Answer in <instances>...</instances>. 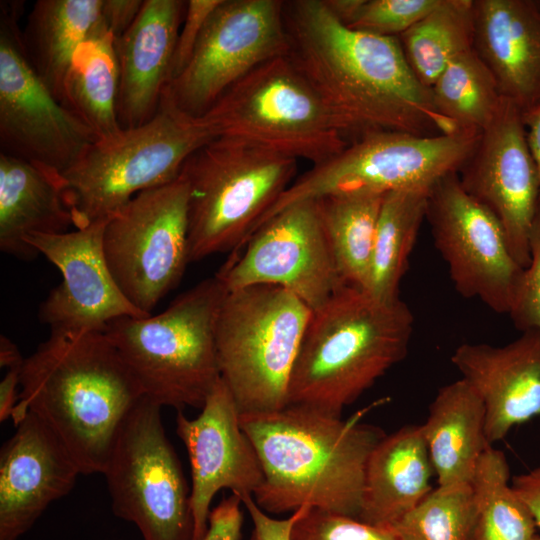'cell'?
<instances>
[{
    "label": "cell",
    "mask_w": 540,
    "mask_h": 540,
    "mask_svg": "<svg viewBox=\"0 0 540 540\" xmlns=\"http://www.w3.org/2000/svg\"><path fill=\"white\" fill-rule=\"evenodd\" d=\"M433 474L421 425L385 435L367 463L359 519L390 529L433 490Z\"/></svg>",
    "instance_id": "cell-25"
},
{
    "label": "cell",
    "mask_w": 540,
    "mask_h": 540,
    "mask_svg": "<svg viewBox=\"0 0 540 540\" xmlns=\"http://www.w3.org/2000/svg\"><path fill=\"white\" fill-rule=\"evenodd\" d=\"M458 177L464 190L498 218L513 257L526 268L530 234L540 206V180L523 112L515 103L503 97Z\"/></svg>",
    "instance_id": "cell-17"
},
{
    "label": "cell",
    "mask_w": 540,
    "mask_h": 540,
    "mask_svg": "<svg viewBox=\"0 0 540 540\" xmlns=\"http://www.w3.org/2000/svg\"><path fill=\"white\" fill-rule=\"evenodd\" d=\"M227 293L216 273L157 315L125 316L107 324L104 333L145 397L178 411L203 407L221 378L216 328Z\"/></svg>",
    "instance_id": "cell-5"
},
{
    "label": "cell",
    "mask_w": 540,
    "mask_h": 540,
    "mask_svg": "<svg viewBox=\"0 0 540 540\" xmlns=\"http://www.w3.org/2000/svg\"><path fill=\"white\" fill-rule=\"evenodd\" d=\"M102 2L38 0L27 18L22 31L27 59L62 104L64 81L73 54L102 23Z\"/></svg>",
    "instance_id": "cell-27"
},
{
    "label": "cell",
    "mask_w": 540,
    "mask_h": 540,
    "mask_svg": "<svg viewBox=\"0 0 540 540\" xmlns=\"http://www.w3.org/2000/svg\"><path fill=\"white\" fill-rule=\"evenodd\" d=\"M441 0H364L347 27L384 37H398L436 8Z\"/></svg>",
    "instance_id": "cell-35"
},
{
    "label": "cell",
    "mask_w": 540,
    "mask_h": 540,
    "mask_svg": "<svg viewBox=\"0 0 540 540\" xmlns=\"http://www.w3.org/2000/svg\"><path fill=\"white\" fill-rule=\"evenodd\" d=\"M397 38L411 70L430 89L452 60L473 49L474 0H441Z\"/></svg>",
    "instance_id": "cell-31"
},
{
    "label": "cell",
    "mask_w": 540,
    "mask_h": 540,
    "mask_svg": "<svg viewBox=\"0 0 540 540\" xmlns=\"http://www.w3.org/2000/svg\"><path fill=\"white\" fill-rule=\"evenodd\" d=\"M23 365V364H22ZM22 365L9 368L0 382V421L4 422L11 417L18 402L17 386L20 385V372Z\"/></svg>",
    "instance_id": "cell-43"
},
{
    "label": "cell",
    "mask_w": 540,
    "mask_h": 540,
    "mask_svg": "<svg viewBox=\"0 0 540 540\" xmlns=\"http://www.w3.org/2000/svg\"><path fill=\"white\" fill-rule=\"evenodd\" d=\"M512 487L527 505L540 529V465L513 477ZM536 540H540V536H537Z\"/></svg>",
    "instance_id": "cell-42"
},
{
    "label": "cell",
    "mask_w": 540,
    "mask_h": 540,
    "mask_svg": "<svg viewBox=\"0 0 540 540\" xmlns=\"http://www.w3.org/2000/svg\"><path fill=\"white\" fill-rule=\"evenodd\" d=\"M508 314L520 331L540 334V206L530 234V262L523 270Z\"/></svg>",
    "instance_id": "cell-37"
},
{
    "label": "cell",
    "mask_w": 540,
    "mask_h": 540,
    "mask_svg": "<svg viewBox=\"0 0 540 540\" xmlns=\"http://www.w3.org/2000/svg\"><path fill=\"white\" fill-rule=\"evenodd\" d=\"M378 400L347 419L303 406L264 413H240L264 472L254 494L266 513L307 505L353 518L361 514L369 457L384 431L362 422Z\"/></svg>",
    "instance_id": "cell-3"
},
{
    "label": "cell",
    "mask_w": 540,
    "mask_h": 540,
    "mask_svg": "<svg viewBox=\"0 0 540 540\" xmlns=\"http://www.w3.org/2000/svg\"><path fill=\"white\" fill-rule=\"evenodd\" d=\"M330 12L345 26L356 17L364 0H324Z\"/></svg>",
    "instance_id": "cell-45"
},
{
    "label": "cell",
    "mask_w": 540,
    "mask_h": 540,
    "mask_svg": "<svg viewBox=\"0 0 540 540\" xmlns=\"http://www.w3.org/2000/svg\"><path fill=\"white\" fill-rule=\"evenodd\" d=\"M383 196L348 192L317 199L338 273L347 285L367 287Z\"/></svg>",
    "instance_id": "cell-30"
},
{
    "label": "cell",
    "mask_w": 540,
    "mask_h": 540,
    "mask_svg": "<svg viewBox=\"0 0 540 540\" xmlns=\"http://www.w3.org/2000/svg\"><path fill=\"white\" fill-rule=\"evenodd\" d=\"M414 316L400 298L381 301L343 285L312 311L294 363L288 404L341 417L407 355Z\"/></svg>",
    "instance_id": "cell-4"
},
{
    "label": "cell",
    "mask_w": 540,
    "mask_h": 540,
    "mask_svg": "<svg viewBox=\"0 0 540 540\" xmlns=\"http://www.w3.org/2000/svg\"><path fill=\"white\" fill-rule=\"evenodd\" d=\"M241 503V499L232 494L211 510L203 540H240L243 523Z\"/></svg>",
    "instance_id": "cell-40"
},
{
    "label": "cell",
    "mask_w": 540,
    "mask_h": 540,
    "mask_svg": "<svg viewBox=\"0 0 540 540\" xmlns=\"http://www.w3.org/2000/svg\"><path fill=\"white\" fill-rule=\"evenodd\" d=\"M477 519L474 540H536L529 508L509 484L505 454L489 445L470 482Z\"/></svg>",
    "instance_id": "cell-32"
},
{
    "label": "cell",
    "mask_w": 540,
    "mask_h": 540,
    "mask_svg": "<svg viewBox=\"0 0 540 540\" xmlns=\"http://www.w3.org/2000/svg\"><path fill=\"white\" fill-rule=\"evenodd\" d=\"M288 57L339 119L345 133L420 136L459 130L415 76L397 37L351 29L324 0L284 1Z\"/></svg>",
    "instance_id": "cell-1"
},
{
    "label": "cell",
    "mask_w": 540,
    "mask_h": 540,
    "mask_svg": "<svg viewBox=\"0 0 540 540\" xmlns=\"http://www.w3.org/2000/svg\"><path fill=\"white\" fill-rule=\"evenodd\" d=\"M430 190L384 194L378 216L366 291L381 301L399 299V285L408 268Z\"/></svg>",
    "instance_id": "cell-29"
},
{
    "label": "cell",
    "mask_w": 540,
    "mask_h": 540,
    "mask_svg": "<svg viewBox=\"0 0 540 540\" xmlns=\"http://www.w3.org/2000/svg\"><path fill=\"white\" fill-rule=\"evenodd\" d=\"M218 271L228 291L256 284L283 287L314 311L343 285L317 199L270 217Z\"/></svg>",
    "instance_id": "cell-16"
},
{
    "label": "cell",
    "mask_w": 540,
    "mask_h": 540,
    "mask_svg": "<svg viewBox=\"0 0 540 540\" xmlns=\"http://www.w3.org/2000/svg\"><path fill=\"white\" fill-rule=\"evenodd\" d=\"M480 134L365 133L335 157L312 166L294 180L254 231L280 210L300 201L348 192L430 190L441 178L461 169L473 154Z\"/></svg>",
    "instance_id": "cell-10"
},
{
    "label": "cell",
    "mask_w": 540,
    "mask_h": 540,
    "mask_svg": "<svg viewBox=\"0 0 540 540\" xmlns=\"http://www.w3.org/2000/svg\"><path fill=\"white\" fill-rule=\"evenodd\" d=\"M0 452V540H18L74 487L80 469L56 435L29 411Z\"/></svg>",
    "instance_id": "cell-20"
},
{
    "label": "cell",
    "mask_w": 540,
    "mask_h": 540,
    "mask_svg": "<svg viewBox=\"0 0 540 540\" xmlns=\"http://www.w3.org/2000/svg\"><path fill=\"white\" fill-rule=\"evenodd\" d=\"M222 0L186 1L184 18L177 37L170 81L177 77L190 61L204 27Z\"/></svg>",
    "instance_id": "cell-38"
},
{
    "label": "cell",
    "mask_w": 540,
    "mask_h": 540,
    "mask_svg": "<svg viewBox=\"0 0 540 540\" xmlns=\"http://www.w3.org/2000/svg\"><path fill=\"white\" fill-rule=\"evenodd\" d=\"M291 540H399L388 528L358 518L309 508L295 523Z\"/></svg>",
    "instance_id": "cell-36"
},
{
    "label": "cell",
    "mask_w": 540,
    "mask_h": 540,
    "mask_svg": "<svg viewBox=\"0 0 540 540\" xmlns=\"http://www.w3.org/2000/svg\"><path fill=\"white\" fill-rule=\"evenodd\" d=\"M144 0H103L101 18L115 40L123 35L139 15Z\"/></svg>",
    "instance_id": "cell-41"
},
{
    "label": "cell",
    "mask_w": 540,
    "mask_h": 540,
    "mask_svg": "<svg viewBox=\"0 0 540 540\" xmlns=\"http://www.w3.org/2000/svg\"><path fill=\"white\" fill-rule=\"evenodd\" d=\"M61 173L0 153V249L20 259L39 253L26 243L32 233L60 234L74 227L64 200Z\"/></svg>",
    "instance_id": "cell-24"
},
{
    "label": "cell",
    "mask_w": 540,
    "mask_h": 540,
    "mask_svg": "<svg viewBox=\"0 0 540 540\" xmlns=\"http://www.w3.org/2000/svg\"><path fill=\"white\" fill-rule=\"evenodd\" d=\"M476 519L470 484L438 486L390 530L399 540H474Z\"/></svg>",
    "instance_id": "cell-34"
},
{
    "label": "cell",
    "mask_w": 540,
    "mask_h": 540,
    "mask_svg": "<svg viewBox=\"0 0 540 540\" xmlns=\"http://www.w3.org/2000/svg\"><path fill=\"white\" fill-rule=\"evenodd\" d=\"M11 418L29 411L59 437L81 474L102 473L127 417L145 397L119 352L101 331L51 330L25 358Z\"/></svg>",
    "instance_id": "cell-2"
},
{
    "label": "cell",
    "mask_w": 540,
    "mask_h": 540,
    "mask_svg": "<svg viewBox=\"0 0 540 540\" xmlns=\"http://www.w3.org/2000/svg\"><path fill=\"white\" fill-rule=\"evenodd\" d=\"M186 1L144 0L131 27L115 40L119 66L117 117L122 129L157 113L170 81Z\"/></svg>",
    "instance_id": "cell-22"
},
{
    "label": "cell",
    "mask_w": 540,
    "mask_h": 540,
    "mask_svg": "<svg viewBox=\"0 0 540 540\" xmlns=\"http://www.w3.org/2000/svg\"><path fill=\"white\" fill-rule=\"evenodd\" d=\"M426 220L457 292L508 314L524 268L498 218L464 190L458 172L431 187Z\"/></svg>",
    "instance_id": "cell-15"
},
{
    "label": "cell",
    "mask_w": 540,
    "mask_h": 540,
    "mask_svg": "<svg viewBox=\"0 0 540 540\" xmlns=\"http://www.w3.org/2000/svg\"><path fill=\"white\" fill-rule=\"evenodd\" d=\"M200 118L215 138L246 141L313 166L348 146L339 119L288 56L255 68Z\"/></svg>",
    "instance_id": "cell-9"
},
{
    "label": "cell",
    "mask_w": 540,
    "mask_h": 540,
    "mask_svg": "<svg viewBox=\"0 0 540 540\" xmlns=\"http://www.w3.org/2000/svg\"><path fill=\"white\" fill-rule=\"evenodd\" d=\"M252 520L250 540H291L293 526L306 511L311 508L304 505L294 511L288 518L275 519L267 515L249 496L242 500Z\"/></svg>",
    "instance_id": "cell-39"
},
{
    "label": "cell",
    "mask_w": 540,
    "mask_h": 540,
    "mask_svg": "<svg viewBox=\"0 0 540 540\" xmlns=\"http://www.w3.org/2000/svg\"><path fill=\"white\" fill-rule=\"evenodd\" d=\"M161 405L143 397L123 424L104 469L113 513L143 540H192L190 491L166 436Z\"/></svg>",
    "instance_id": "cell-11"
},
{
    "label": "cell",
    "mask_w": 540,
    "mask_h": 540,
    "mask_svg": "<svg viewBox=\"0 0 540 540\" xmlns=\"http://www.w3.org/2000/svg\"><path fill=\"white\" fill-rule=\"evenodd\" d=\"M176 433L185 445L191 465L190 509L192 540H203L210 504L222 489L241 501L254 496L264 481L258 453L240 424V411L222 378L194 419L178 411Z\"/></svg>",
    "instance_id": "cell-18"
},
{
    "label": "cell",
    "mask_w": 540,
    "mask_h": 540,
    "mask_svg": "<svg viewBox=\"0 0 540 540\" xmlns=\"http://www.w3.org/2000/svg\"><path fill=\"white\" fill-rule=\"evenodd\" d=\"M311 315L306 303L280 286L228 291L217 322V357L241 414L287 406L291 373Z\"/></svg>",
    "instance_id": "cell-8"
},
{
    "label": "cell",
    "mask_w": 540,
    "mask_h": 540,
    "mask_svg": "<svg viewBox=\"0 0 540 540\" xmlns=\"http://www.w3.org/2000/svg\"><path fill=\"white\" fill-rule=\"evenodd\" d=\"M523 122L530 152L540 180V105L523 113Z\"/></svg>",
    "instance_id": "cell-44"
},
{
    "label": "cell",
    "mask_w": 540,
    "mask_h": 540,
    "mask_svg": "<svg viewBox=\"0 0 540 540\" xmlns=\"http://www.w3.org/2000/svg\"><path fill=\"white\" fill-rule=\"evenodd\" d=\"M109 218L60 234L32 233L26 243L62 275L40 306L39 319L51 330L101 331L125 316L146 317L123 295L108 267L103 234Z\"/></svg>",
    "instance_id": "cell-19"
},
{
    "label": "cell",
    "mask_w": 540,
    "mask_h": 540,
    "mask_svg": "<svg viewBox=\"0 0 540 540\" xmlns=\"http://www.w3.org/2000/svg\"><path fill=\"white\" fill-rule=\"evenodd\" d=\"M119 66L115 38L103 22L75 50L63 87V104L98 139L122 130L117 117Z\"/></svg>",
    "instance_id": "cell-28"
},
{
    "label": "cell",
    "mask_w": 540,
    "mask_h": 540,
    "mask_svg": "<svg viewBox=\"0 0 540 540\" xmlns=\"http://www.w3.org/2000/svg\"><path fill=\"white\" fill-rule=\"evenodd\" d=\"M22 6L0 4L1 153L63 174L98 138L33 70L18 25Z\"/></svg>",
    "instance_id": "cell-13"
},
{
    "label": "cell",
    "mask_w": 540,
    "mask_h": 540,
    "mask_svg": "<svg viewBox=\"0 0 540 540\" xmlns=\"http://www.w3.org/2000/svg\"><path fill=\"white\" fill-rule=\"evenodd\" d=\"M280 0H222L193 55L165 92L186 114L201 117L232 85L258 66L288 56Z\"/></svg>",
    "instance_id": "cell-14"
},
{
    "label": "cell",
    "mask_w": 540,
    "mask_h": 540,
    "mask_svg": "<svg viewBox=\"0 0 540 540\" xmlns=\"http://www.w3.org/2000/svg\"><path fill=\"white\" fill-rule=\"evenodd\" d=\"M189 187L182 173L138 193L111 216L103 234L108 267L128 301L151 314L189 264Z\"/></svg>",
    "instance_id": "cell-12"
},
{
    "label": "cell",
    "mask_w": 540,
    "mask_h": 540,
    "mask_svg": "<svg viewBox=\"0 0 540 540\" xmlns=\"http://www.w3.org/2000/svg\"><path fill=\"white\" fill-rule=\"evenodd\" d=\"M421 427L438 486L470 484L491 445L484 404L473 387L463 378L441 387Z\"/></svg>",
    "instance_id": "cell-26"
},
{
    "label": "cell",
    "mask_w": 540,
    "mask_h": 540,
    "mask_svg": "<svg viewBox=\"0 0 540 540\" xmlns=\"http://www.w3.org/2000/svg\"><path fill=\"white\" fill-rule=\"evenodd\" d=\"M213 139L200 117L181 111L164 91L152 119L97 139L62 174L74 228L110 218L138 193L173 181L187 159Z\"/></svg>",
    "instance_id": "cell-6"
},
{
    "label": "cell",
    "mask_w": 540,
    "mask_h": 540,
    "mask_svg": "<svg viewBox=\"0 0 540 540\" xmlns=\"http://www.w3.org/2000/svg\"><path fill=\"white\" fill-rule=\"evenodd\" d=\"M473 49L503 97L524 113L540 105V2L474 0Z\"/></svg>",
    "instance_id": "cell-23"
},
{
    "label": "cell",
    "mask_w": 540,
    "mask_h": 540,
    "mask_svg": "<svg viewBox=\"0 0 540 540\" xmlns=\"http://www.w3.org/2000/svg\"><path fill=\"white\" fill-rule=\"evenodd\" d=\"M18 347L6 336H0V365L1 367L12 368L20 366L24 362Z\"/></svg>",
    "instance_id": "cell-46"
},
{
    "label": "cell",
    "mask_w": 540,
    "mask_h": 540,
    "mask_svg": "<svg viewBox=\"0 0 540 540\" xmlns=\"http://www.w3.org/2000/svg\"><path fill=\"white\" fill-rule=\"evenodd\" d=\"M451 362L484 404L489 444L503 440L515 426L540 419L539 333L522 332L504 346L463 343Z\"/></svg>",
    "instance_id": "cell-21"
},
{
    "label": "cell",
    "mask_w": 540,
    "mask_h": 540,
    "mask_svg": "<svg viewBox=\"0 0 540 540\" xmlns=\"http://www.w3.org/2000/svg\"><path fill=\"white\" fill-rule=\"evenodd\" d=\"M297 159L246 141L215 138L181 173L189 187V262L237 253L293 183Z\"/></svg>",
    "instance_id": "cell-7"
},
{
    "label": "cell",
    "mask_w": 540,
    "mask_h": 540,
    "mask_svg": "<svg viewBox=\"0 0 540 540\" xmlns=\"http://www.w3.org/2000/svg\"><path fill=\"white\" fill-rule=\"evenodd\" d=\"M430 90L439 112L463 131L481 132L503 100L493 74L474 49L452 60Z\"/></svg>",
    "instance_id": "cell-33"
}]
</instances>
